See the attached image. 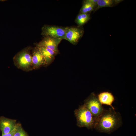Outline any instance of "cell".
Segmentation results:
<instances>
[{
  "instance_id": "obj_1",
  "label": "cell",
  "mask_w": 136,
  "mask_h": 136,
  "mask_svg": "<svg viewBox=\"0 0 136 136\" xmlns=\"http://www.w3.org/2000/svg\"><path fill=\"white\" fill-rule=\"evenodd\" d=\"M122 124L120 114L110 108L107 110L104 109L94 128L100 132L110 134L121 127Z\"/></svg>"
},
{
  "instance_id": "obj_2",
  "label": "cell",
  "mask_w": 136,
  "mask_h": 136,
  "mask_svg": "<svg viewBox=\"0 0 136 136\" xmlns=\"http://www.w3.org/2000/svg\"><path fill=\"white\" fill-rule=\"evenodd\" d=\"M74 113L78 126L85 127L89 129L94 128L97 120L83 105L75 110Z\"/></svg>"
},
{
  "instance_id": "obj_3",
  "label": "cell",
  "mask_w": 136,
  "mask_h": 136,
  "mask_svg": "<svg viewBox=\"0 0 136 136\" xmlns=\"http://www.w3.org/2000/svg\"><path fill=\"white\" fill-rule=\"evenodd\" d=\"M31 48L26 47L17 53L13 58L14 65L18 69L26 72L33 70L32 63Z\"/></svg>"
},
{
  "instance_id": "obj_4",
  "label": "cell",
  "mask_w": 136,
  "mask_h": 136,
  "mask_svg": "<svg viewBox=\"0 0 136 136\" xmlns=\"http://www.w3.org/2000/svg\"><path fill=\"white\" fill-rule=\"evenodd\" d=\"M83 105L90 112L97 121L104 109L95 94L91 93L84 100Z\"/></svg>"
},
{
  "instance_id": "obj_5",
  "label": "cell",
  "mask_w": 136,
  "mask_h": 136,
  "mask_svg": "<svg viewBox=\"0 0 136 136\" xmlns=\"http://www.w3.org/2000/svg\"><path fill=\"white\" fill-rule=\"evenodd\" d=\"M66 27L45 25L42 28L41 35L45 37H51L64 39Z\"/></svg>"
},
{
  "instance_id": "obj_6",
  "label": "cell",
  "mask_w": 136,
  "mask_h": 136,
  "mask_svg": "<svg viewBox=\"0 0 136 136\" xmlns=\"http://www.w3.org/2000/svg\"><path fill=\"white\" fill-rule=\"evenodd\" d=\"M81 27H66L64 39L73 45H76L82 37L84 30Z\"/></svg>"
},
{
  "instance_id": "obj_7",
  "label": "cell",
  "mask_w": 136,
  "mask_h": 136,
  "mask_svg": "<svg viewBox=\"0 0 136 136\" xmlns=\"http://www.w3.org/2000/svg\"><path fill=\"white\" fill-rule=\"evenodd\" d=\"M62 40L51 37H45L36 46L48 48L59 53L58 46Z\"/></svg>"
},
{
  "instance_id": "obj_8",
  "label": "cell",
  "mask_w": 136,
  "mask_h": 136,
  "mask_svg": "<svg viewBox=\"0 0 136 136\" xmlns=\"http://www.w3.org/2000/svg\"><path fill=\"white\" fill-rule=\"evenodd\" d=\"M16 120L5 117H0V130L2 134L9 133L15 128Z\"/></svg>"
},
{
  "instance_id": "obj_9",
  "label": "cell",
  "mask_w": 136,
  "mask_h": 136,
  "mask_svg": "<svg viewBox=\"0 0 136 136\" xmlns=\"http://www.w3.org/2000/svg\"><path fill=\"white\" fill-rule=\"evenodd\" d=\"M32 63L33 70H37L42 66H45L44 58L37 47L32 50Z\"/></svg>"
},
{
  "instance_id": "obj_10",
  "label": "cell",
  "mask_w": 136,
  "mask_h": 136,
  "mask_svg": "<svg viewBox=\"0 0 136 136\" xmlns=\"http://www.w3.org/2000/svg\"><path fill=\"white\" fill-rule=\"evenodd\" d=\"M43 56L45 60V66H47L54 61L55 56L58 53L45 47L36 46Z\"/></svg>"
},
{
  "instance_id": "obj_11",
  "label": "cell",
  "mask_w": 136,
  "mask_h": 136,
  "mask_svg": "<svg viewBox=\"0 0 136 136\" xmlns=\"http://www.w3.org/2000/svg\"><path fill=\"white\" fill-rule=\"evenodd\" d=\"M99 101L102 104L108 105L114 109L115 108L112 104L115 100L114 97L112 94L108 92H103L98 94L97 96Z\"/></svg>"
},
{
  "instance_id": "obj_12",
  "label": "cell",
  "mask_w": 136,
  "mask_h": 136,
  "mask_svg": "<svg viewBox=\"0 0 136 136\" xmlns=\"http://www.w3.org/2000/svg\"><path fill=\"white\" fill-rule=\"evenodd\" d=\"M90 18L89 13H80L77 16L75 21L78 27H81L86 23Z\"/></svg>"
},
{
  "instance_id": "obj_13",
  "label": "cell",
  "mask_w": 136,
  "mask_h": 136,
  "mask_svg": "<svg viewBox=\"0 0 136 136\" xmlns=\"http://www.w3.org/2000/svg\"><path fill=\"white\" fill-rule=\"evenodd\" d=\"M95 8V6L88 0H84L80 9V13L89 14L92 11H94Z\"/></svg>"
},
{
  "instance_id": "obj_14",
  "label": "cell",
  "mask_w": 136,
  "mask_h": 136,
  "mask_svg": "<svg viewBox=\"0 0 136 136\" xmlns=\"http://www.w3.org/2000/svg\"><path fill=\"white\" fill-rule=\"evenodd\" d=\"M115 5L114 0H98L94 11L105 7H112Z\"/></svg>"
},
{
  "instance_id": "obj_15",
  "label": "cell",
  "mask_w": 136,
  "mask_h": 136,
  "mask_svg": "<svg viewBox=\"0 0 136 136\" xmlns=\"http://www.w3.org/2000/svg\"><path fill=\"white\" fill-rule=\"evenodd\" d=\"M13 136H29L27 132L24 129L21 124L17 123Z\"/></svg>"
},
{
  "instance_id": "obj_16",
  "label": "cell",
  "mask_w": 136,
  "mask_h": 136,
  "mask_svg": "<svg viewBox=\"0 0 136 136\" xmlns=\"http://www.w3.org/2000/svg\"><path fill=\"white\" fill-rule=\"evenodd\" d=\"M15 128L11 132L7 134H2V136H13L15 131Z\"/></svg>"
},
{
  "instance_id": "obj_17",
  "label": "cell",
  "mask_w": 136,
  "mask_h": 136,
  "mask_svg": "<svg viewBox=\"0 0 136 136\" xmlns=\"http://www.w3.org/2000/svg\"><path fill=\"white\" fill-rule=\"evenodd\" d=\"M123 0H114V4L115 5H116L117 4H118L120 3L122 1H123Z\"/></svg>"
}]
</instances>
